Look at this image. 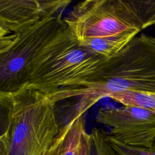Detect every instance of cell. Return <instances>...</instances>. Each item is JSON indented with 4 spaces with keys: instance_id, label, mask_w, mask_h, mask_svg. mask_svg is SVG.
I'll return each instance as SVG.
<instances>
[{
    "instance_id": "cell-8",
    "label": "cell",
    "mask_w": 155,
    "mask_h": 155,
    "mask_svg": "<svg viewBox=\"0 0 155 155\" xmlns=\"http://www.w3.org/2000/svg\"><path fill=\"white\" fill-rule=\"evenodd\" d=\"M90 134L85 130L84 114L74 113L59 131L45 155H88Z\"/></svg>"
},
{
    "instance_id": "cell-4",
    "label": "cell",
    "mask_w": 155,
    "mask_h": 155,
    "mask_svg": "<svg viewBox=\"0 0 155 155\" xmlns=\"http://www.w3.org/2000/svg\"><path fill=\"white\" fill-rule=\"evenodd\" d=\"M107 59L79 45L70 30L51 43L33 65L25 86L50 95L60 88L76 87Z\"/></svg>"
},
{
    "instance_id": "cell-12",
    "label": "cell",
    "mask_w": 155,
    "mask_h": 155,
    "mask_svg": "<svg viewBox=\"0 0 155 155\" xmlns=\"http://www.w3.org/2000/svg\"><path fill=\"white\" fill-rule=\"evenodd\" d=\"M152 149H153L154 150H155V140H154V141L153 142V147H152Z\"/></svg>"
},
{
    "instance_id": "cell-6",
    "label": "cell",
    "mask_w": 155,
    "mask_h": 155,
    "mask_svg": "<svg viewBox=\"0 0 155 155\" xmlns=\"http://www.w3.org/2000/svg\"><path fill=\"white\" fill-rule=\"evenodd\" d=\"M96 121L110 128L108 132L122 142L152 148L155 140V112L135 107L101 108Z\"/></svg>"
},
{
    "instance_id": "cell-5",
    "label": "cell",
    "mask_w": 155,
    "mask_h": 155,
    "mask_svg": "<svg viewBox=\"0 0 155 155\" xmlns=\"http://www.w3.org/2000/svg\"><path fill=\"white\" fill-rule=\"evenodd\" d=\"M62 12L0 36V92H13L25 86L33 64L68 28L62 18Z\"/></svg>"
},
{
    "instance_id": "cell-1",
    "label": "cell",
    "mask_w": 155,
    "mask_h": 155,
    "mask_svg": "<svg viewBox=\"0 0 155 155\" xmlns=\"http://www.w3.org/2000/svg\"><path fill=\"white\" fill-rule=\"evenodd\" d=\"M79 45L108 59L155 25V0H86L64 18Z\"/></svg>"
},
{
    "instance_id": "cell-10",
    "label": "cell",
    "mask_w": 155,
    "mask_h": 155,
    "mask_svg": "<svg viewBox=\"0 0 155 155\" xmlns=\"http://www.w3.org/2000/svg\"><path fill=\"white\" fill-rule=\"evenodd\" d=\"M90 134L88 155H117L107 138V132L94 128Z\"/></svg>"
},
{
    "instance_id": "cell-13",
    "label": "cell",
    "mask_w": 155,
    "mask_h": 155,
    "mask_svg": "<svg viewBox=\"0 0 155 155\" xmlns=\"http://www.w3.org/2000/svg\"><path fill=\"white\" fill-rule=\"evenodd\" d=\"M151 39H152V40L155 42V38H153V37H151Z\"/></svg>"
},
{
    "instance_id": "cell-7",
    "label": "cell",
    "mask_w": 155,
    "mask_h": 155,
    "mask_svg": "<svg viewBox=\"0 0 155 155\" xmlns=\"http://www.w3.org/2000/svg\"><path fill=\"white\" fill-rule=\"evenodd\" d=\"M70 0H0V36L64 11Z\"/></svg>"
},
{
    "instance_id": "cell-9",
    "label": "cell",
    "mask_w": 155,
    "mask_h": 155,
    "mask_svg": "<svg viewBox=\"0 0 155 155\" xmlns=\"http://www.w3.org/2000/svg\"><path fill=\"white\" fill-rule=\"evenodd\" d=\"M108 97L125 107H135L155 112V91L126 90L110 94Z\"/></svg>"
},
{
    "instance_id": "cell-3",
    "label": "cell",
    "mask_w": 155,
    "mask_h": 155,
    "mask_svg": "<svg viewBox=\"0 0 155 155\" xmlns=\"http://www.w3.org/2000/svg\"><path fill=\"white\" fill-rule=\"evenodd\" d=\"M55 104L36 89L0 92V155H45L60 130Z\"/></svg>"
},
{
    "instance_id": "cell-11",
    "label": "cell",
    "mask_w": 155,
    "mask_h": 155,
    "mask_svg": "<svg viewBox=\"0 0 155 155\" xmlns=\"http://www.w3.org/2000/svg\"><path fill=\"white\" fill-rule=\"evenodd\" d=\"M108 140L117 155H155L152 148H140L127 145L107 132Z\"/></svg>"
},
{
    "instance_id": "cell-2",
    "label": "cell",
    "mask_w": 155,
    "mask_h": 155,
    "mask_svg": "<svg viewBox=\"0 0 155 155\" xmlns=\"http://www.w3.org/2000/svg\"><path fill=\"white\" fill-rule=\"evenodd\" d=\"M126 90L155 91V42L150 36H136L78 87L60 88L50 96L55 104L80 97L75 113L84 114L101 99Z\"/></svg>"
}]
</instances>
